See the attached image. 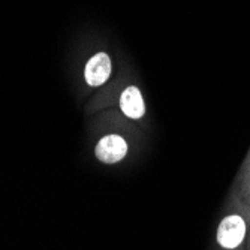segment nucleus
I'll use <instances>...</instances> for the list:
<instances>
[{
	"label": "nucleus",
	"mask_w": 250,
	"mask_h": 250,
	"mask_svg": "<svg viewBox=\"0 0 250 250\" xmlns=\"http://www.w3.org/2000/svg\"><path fill=\"white\" fill-rule=\"evenodd\" d=\"M127 144L119 135H108L96 146V156L104 164H116L126 156Z\"/></svg>",
	"instance_id": "2"
},
{
	"label": "nucleus",
	"mask_w": 250,
	"mask_h": 250,
	"mask_svg": "<svg viewBox=\"0 0 250 250\" xmlns=\"http://www.w3.org/2000/svg\"><path fill=\"white\" fill-rule=\"evenodd\" d=\"M111 74V60L108 54L98 53L90 59L85 64V81L90 85H102Z\"/></svg>",
	"instance_id": "3"
},
{
	"label": "nucleus",
	"mask_w": 250,
	"mask_h": 250,
	"mask_svg": "<svg viewBox=\"0 0 250 250\" xmlns=\"http://www.w3.org/2000/svg\"><path fill=\"white\" fill-rule=\"evenodd\" d=\"M122 111L129 119H141L146 112L144 101L136 87H127L120 98Z\"/></svg>",
	"instance_id": "4"
},
{
	"label": "nucleus",
	"mask_w": 250,
	"mask_h": 250,
	"mask_svg": "<svg viewBox=\"0 0 250 250\" xmlns=\"http://www.w3.org/2000/svg\"><path fill=\"white\" fill-rule=\"evenodd\" d=\"M246 234V225L240 216H229L222 220L217 229V241L225 249L237 247Z\"/></svg>",
	"instance_id": "1"
}]
</instances>
